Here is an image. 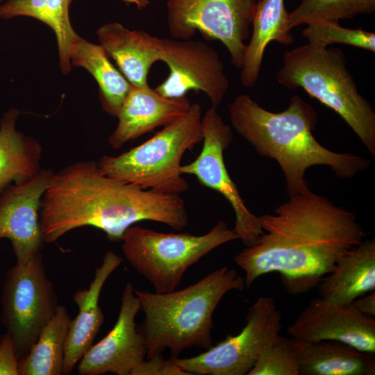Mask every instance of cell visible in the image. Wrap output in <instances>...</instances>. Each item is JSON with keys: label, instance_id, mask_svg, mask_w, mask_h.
Returning <instances> with one entry per match:
<instances>
[{"label": "cell", "instance_id": "obj_29", "mask_svg": "<svg viewBox=\"0 0 375 375\" xmlns=\"http://www.w3.org/2000/svg\"><path fill=\"white\" fill-rule=\"evenodd\" d=\"M131 375H190L179 367L172 360L165 359L162 353H156L142 361Z\"/></svg>", "mask_w": 375, "mask_h": 375}, {"label": "cell", "instance_id": "obj_1", "mask_svg": "<svg viewBox=\"0 0 375 375\" xmlns=\"http://www.w3.org/2000/svg\"><path fill=\"white\" fill-rule=\"evenodd\" d=\"M258 217L263 233L235 257L247 288L260 276L276 272L288 292H308L365 235L354 213L308 188L274 214Z\"/></svg>", "mask_w": 375, "mask_h": 375}, {"label": "cell", "instance_id": "obj_8", "mask_svg": "<svg viewBox=\"0 0 375 375\" xmlns=\"http://www.w3.org/2000/svg\"><path fill=\"white\" fill-rule=\"evenodd\" d=\"M1 303L2 322L19 360L28 354L59 306L41 253L26 262H16L7 272Z\"/></svg>", "mask_w": 375, "mask_h": 375}, {"label": "cell", "instance_id": "obj_9", "mask_svg": "<svg viewBox=\"0 0 375 375\" xmlns=\"http://www.w3.org/2000/svg\"><path fill=\"white\" fill-rule=\"evenodd\" d=\"M281 320L274 299L260 297L249 308L240 333L227 336L196 356L172 358L190 375L248 374L261 351L279 338Z\"/></svg>", "mask_w": 375, "mask_h": 375}, {"label": "cell", "instance_id": "obj_28", "mask_svg": "<svg viewBox=\"0 0 375 375\" xmlns=\"http://www.w3.org/2000/svg\"><path fill=\"white\" fill-rule=\"evenodd\" d=\"M248 375H299L291 340L281 336L266 346Z\"/></svg>", "mask_w": 375, "mask_h": 375}, {"label": "cell", "instance_id": "obj_25", "mask_svg": "<svg viewBox=\"0 0 375 375\" xmlns=\"http://www.w3.org/2000/svg\"><path fill=\"white\" fill-rule=\"evenodd\" d=\"M72 319L65 306L44 326L28 354L18 361L19 375H60Z\"/></svg>", "mask_w": 375, "mask_h": 375}, {"label": "cell", "instance_id": "obj_24", "mask_svg": "<svg viewBox=\"0 0 375 375\" xmlns=\"http://www.w3.org/2000/svg\"><path fill=\"white\" fill-rule=\"evenodd\" d=\"M72 0H6L0 6V18L25 16L49 26L57 39L59 67L64 75L72 69L70 51L79 35L72 26L69 9Z\"/></svg>", "mask_w": 375, "mask_h": 375}, {"label": "cell", "instance_id": "obj_26", "mask_svg": "<svg viewBox=\"0 0 375 375\" xmlns=\"http://www.w3.org/2000/svg\"><path fill=\"white\" fill-rule=\"evenodd\" d=\"M375 10V0H302L289 13V27L307 24L314 19L338 22L359 14H371Z\"/></svg>", "mask_w": 375, "mask_h": 375}, {"label": "cell", "instance_id": "obj_19", "mask_svg": "<svg viewBox=\"0 0 375 375\" xmlns=\"http://www.w3.org/2000/svg\"><path fill=\"white\" fill-rule=\"evenodd\" d=\"M299 375H374L375 356L336 340L290 338Z\"/></svg>", "mask_w": 375, "mask_h": 375}, {"label": "cell", "instance_id": "obj_4", "mask_svg": "<svg viewBox=\"0 0 375 375\" xmlns=\"http://www.w3.org/2000/svg\"><path fill=\"white\" fill-rule=\"evenodd\" d=\"M244 288V278L224 266L180 290L152 293L135 289L145 315L142 333L147 358L167 349L177 357L190 347L210 348L215 308L228 292Z\"/></svg>", "mask_w": 375, "mask_h": 375}, {"label": "cell", "instance_id": "obj_7", "mask_svg": "<svg viewBox=\"0 0 375 375\" xmlns=\"http://www.w3.org/2000/svg\"><path fill=\"white\" fill-rule=\"evenodd\" d=\"M238 239L235 230L219 220L206 234L166 233L131 226L122 239V250L131 266L157 293L177 288L187 269L208 253Z\"/></svg>", "mask_w": 375, "mask_h": 375}, {"label": "cell", "instance_id": "obj_2", "mask_svg": "<svg viewBox=\"0 0 375 375\" xmlns=\"http://www.w3.org/2000/svg\"><path fill=\"white\" fill-rule=\"evenodd\" d=\"M41 228L46 243L72 230L92 226L112 242L141 221H153L181 230L188 224L179 194L158 192L109 177L97 162L82 160L53 174L41 199Z\"/></svg>", "mask_w": 375, "mask_h": 375}, {"label": "cell", "instance_id": "obj_27", "mask_svg": "<svg viewBox=\"0 0 375 375\" xmlns=\"http://www.w3.org/2000/svg\"><path fill=\"white\" fill-rule=\"evenodd\" d=\"M302 35L309 44L328 47L338 43L375 52V33L362 28L351 29L341 26L338 22L314 19L306 24Z\"/></svg>", "mask_w": 375, "mask_h": 375}, {"label": "cell", "instance_id": "obj_21", "mask_svg": "<svg viewBox=\"0 0 375 375\" xmlns=\"http://www.w3.org/2000/svg\"><path fill=\"white\" fill-rule=\"evenodd\" d=\"M289 13L284 0H260L256 2L252 19V34L246 44L240 79L245 88H253L260 71L268 44L276 41L289 45L294 42L289 27Z\"/></svg>", "mask_w": 375, "mask_h": 375}, {"label": "cell", "instance_id": "obj_17", "mask_svg": "<svg viewBox=\"0 0 375 375\" xmlns=\"http://www.w3.org/2000/svg\"><path fill=\"white\" fill-rule=\"evenodd\" d=\"M122 259L112 251H107L101 265L96 269L88 289L77 290L73 297L78 313L72 319L65 345L62 374H69L83 355L93 345L104 316L99 306L101 291L110 275L119 266Z\"/></svg>", "mask_w": 375, "mask_h": 375}, {"label": "cell", "instance_id": "obj_11", "mask_svg": "<svg viewBox=\"0 0 375 375\" xmlns=\"http://www.w3.org/2000/svg\"><path fill=\"white\" fill-rule=\"evenodd\" d=\"M203 146L199 155L189 164L181 165L182 174L194 176L203 186L221 194L235 215L234 230L247 246L253 244L263 233L259 217L246 206L237 185L231 179L224 160V151L233 140L230 126L226 124L211 106L201 119Z\"/></svg>", "mask_w": 375, "mask_h": 375}, {"label": "cell", "instance_id": "obj_31", "mask_svg": "<svg viewBox=\"0 0 375 375\" xmlns=\"http://www.w3.org/2000/svg\"><path fill=\"white\" fill-rule=\"evenodd\" d=\"M352 304L361 313L370 317H375V292H370L368 294L357 298Z\"/></svg>", "mask_w": 375, "mask_h": 375}, {"label": "cell", "instance_id": "obj_32", "mask_svg": "<svg viewBox=\"0 0 375 375\" xmlns=\"http://www.w3.org/2000/svg\"><path fill=\"white\" fill-rule=\"evenodd\" d=\"M127 4L135 5L138 8L142 9L149 3V0H121Z\"/></svg>", "mask_w": 375, "mask_h": 375}, {"label": "cell", "instance_id": "obj_15", "mask_svg": "<svg viewBox=\"0 0 375 375\" xmlns=\"http://www.w3.org/2000/svg\"><path fill=\"white\" fill-rule=\"evenodd\" d=\"M53 174L42 169L24 182L11 184L0 194V239L10 241L17 262L40 253L45 240L41 228V199Z\"/></svg>", "mask_w": 375, "mask_h": 375}, {"label": "cell", "instance_id": "obj_5", "mask_svg": "<svg viewBox=\"0 0 375 375\" xmlns=\"http://www.w3.org/2000/svg\"><path fill=\"white\" fill-rule=\"evenodd\" d=\"M278 82L284 88H303L334 110L375 156V112L362 97L339 49L306 44L285 51Z\"/></svg>", "mask_w": 375, "mask_h": 375}, {"label": "cell", "instance_id": "obj_23", "mask_svg": "<svg viewBox=\"0 0 375 375\" xmlns=\"http://www.w3.org/2000/svg\"><path fill=\"white\" fill-rule=\"evenodd\" d=\"M69 58L72 66L83 67L94 77L103 110L117 117L132 85L111 63L104 49L79 36L72 47Z\"/></svg>", "mask_w": 375, "mask_h": 375}, {"label": "cell", "instance_id": "obj_6", "mask_svg": "<svg viewBox=\"0 0 375 375\" xmlns=\"http://www.w3.org/2000/svg\"><path fill=\"white\" fill-rule=\"evenodd\" d=\"M202 110L191 103L187 112L142 144L97 162L102 174L143 189L179 194L188 190L181 172L184 153L203 140Z\"/></svg>", "mask_w": 375, "mask_h": 375}, {"label": "cell", "instance_id": "obj_13", "mask_svg": "<svg viewBox=\"0 0 375 375\" xmlns=\"http://www.w3.org/2000/svg\"><path fill=\"white\" fill-rule=\"evenodd\" d=\"M131 283L126 284L115 324L98 343L92 345L78 363L81 375H101L111 372L131 375L145 359L147 343L136 328L135 318L141 303Z\"/></svg>", "mask_w": 375, "mask_h": 375}, {"label": "cell", "instance_id": "obj_22", "mask_svg": "<svg viewBox=\"0 0 375 375\" xmlns=\"http://www.w3.org/2000/svg\"><path fill=\"white\" fill-rule=\"evenodd\" d=\"M19 114L18 109L12 108L0 120V194L10 185L27 181L42 169V145L17 130Z\"/></svg>", "mask_w": 375, "mask_h": 375}, {"label": "cell", "instance_id": "obj_10", "mask_svg": "<svg viewBox=\"0 0 375 375\" xmlns=\"http://www.w3.org/2000/svg\"><path fill=\"white\" fill-rule=\"evenodd\" d=\"M167 5L172 38L189 40L199 31L208 40H218L231 63L241 69L256 0H168Z\"/></svg>", "mask_w": 375, "mask_h": 375}, {"label": "cell", "instance_id": "obj_12", "mask_svg": "<svg viewBox=\"0 0 375 375\" xmlns=\"http://www.w3.org/2000/svg\"><path fill=\"white\" fill-rule=\"evenodd\" d=\"M160 60L167 64L169 73L154 89L158 94L177 99L193 90L205 93L213 107L222 103L229 83L218 53L208 44L162 39Z\"/></svg>", "mask_w": 375, "mask_h": 375}, {"label": "cell", "instance_id": "obj_20", "mask_svg": "<svg viewBox=\"0 0 375 375\" xmlns=\"http://www.w3.org/2000/svg\"><path fill=\"white\" fill-rule=\"evenodd\" d=\"M317 288L320 297L340 304L352 303L374 291V238L362 240L342 255Z\"/></svg>", "mask_w": 375, "mask_h": 375}, {"label": "cell", "instance_id": "obj_30", "mask_svg": "<svg viewBox=\"0 0 375 375\" xmlns=\"http://www.w3.org/2000/svg\"><path fill=\"white\" fill-rule=\"evenodd\" d=\"M18 361L14 341L6 333L0 338V375H18Z\"/></svg>", "mask_w": 375, "mask_h": 375}, {"label": "cell", "instance_id": "obj_3", "mask_svg": "<svg viewBox=\"0 0 375 375\" xmlns=\"http://www.w3.org/2000/svg\"><path fill=\"white\" fill-rule=\"evenodd\" d=\"M229 117L233 128L259 155L278 163L290 197L308 188L305 174L310 167L328 166L338 177L350 178L370 165L356 154L323 147L312 134L317 112L297 95L290 99L285 110L273 112L249 95L240 94L229 105Z\"/></svg>", "mask_w": 375, "mask_h": 375}, {"label": "cell", "instance_id": "obj_33", "mask_svg": "<svg viewBox=\"0 0 375 375\" xmlns=\"http://www.w3.org/2000/svg\"><path fill=\"white\" fill-rule=\"evenodd\" d=\"M1 1V0H0V1Z\"/></svg>", "mask_w": 375, "mask_h": 375}, {"label": "cell", "instance_id": "obj_18", "mask_svg": "<svg viewBox=\"0 0 375 375\" xmlns=\"http://www.w3.org/2000/svg\"><path fill=\"white\" fill-rule=\"evenodd\" d=\"M97 35L99 44L132 85H149V72L161 59L162 39L143 31L129 30L117 22L101 26Z\"/></svg>", "mask_w": 375, "mask_h": 375}, {"label": "cell", "instance_id": "obj_14", "mask_svg": "<svg viewBox=\"0 0 375 375\" xmlns=\"http://www.w3.org/2000/svg\"><path fill=\"white\" fill-rule=\"evenodd\" d=\"M291 338L336 340L369 353H375V319L352 303L340 304L322 297L312 299L290 324Z\"/></svg>", "mask_w": 375, "mask_h": 375}, {"label": "cell", "instance_id": "obj_16", "mask_svg": "<svg viewBox=\"0 0 375 375\" xmlns=\"http://www.w3.org/2000/svg\"><path fill=\"white\" fill-rule=\"evenodd\" d=\"M190 106L186 97L169 99L149 85H132L117 116L118 123L108 144L113 149H119L128 141L173 122L185 115Z\"/></svg>", "mask_w": 375, "mask_h": 375}]
</instances>
